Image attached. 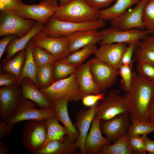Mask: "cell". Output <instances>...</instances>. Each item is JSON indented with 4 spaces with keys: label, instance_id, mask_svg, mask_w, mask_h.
I'll return each mask as SVG.
<instances>
[{
    "label": "cell",
    "instance_id": "24",
    "mask_svg": "<svg viewBox=\"0 0 154 154\" xmlns=\"http://www.w3.org/2000/svg\"><path fill=\"white\" fill-rule=\"evenodd\" d=\"M68 101L62 100L54 102L56 117L66 129L68 135L73 141L78 139L79 133L69 117L68 111Z\"/></svg>",
    "mask_w": 154,
    "mask_h": 154
},
{
    "label": "cell",
    "instance_id": "29",
    "mask_svg": "<svg viewBox=\"0 0 154 154\" xmlns=\"http://www.w3.org/2000/svg\"><path fill=\"white\" fill-rule=\"evenodd\" d=\"M33 44L30 40L25 47L26 58L21 74L20 81L22 78L28 77L33 81L36 86V73L37 67L33 56Z\"/></svg>",
    "mask_w": 154,
    "mask_h": 154
},
{
    "label": "cell",
    "instance_id": "45",
    "mask_svg": "<svg viewBox=\"0 0 154 154\" xmlns=\"http://www.w3.org/2000/svg\"><path fill=\"white\" fill-rule=\"evenodd\" d=\"M138 46L154 52V35L146 37L140 41Z\"/></svg>",
    "mask_w": 154,
    "mask_h": 154
},
{
    "label": "cell",
    "instance_id": "2",
    "mask_svg": "<svg viewBox=\"0 0 154 154\" xmlns=\"http://www.w3.org/2000/svg\"><path fill=\"white\" fill-rule=\"evenodd\" d=\"M106 24V21L100 19L90 22L75 23L58 20L52 16L48 18L43 29L39 33L53 38L67 37L76 31L98 30Z\"/></svg>",
    "mask_w": 154,
    "mask_h": 154
},
{
    "label": "cell",
    "instance_id": "33",
    "mask_svg": "<svg viewBox=\"0 0 154 154\" xmlns=\"http://www.w3.org/2000/svg\"><path fill=\"white\" fill-rule=\"evenodd\" d=\"M32 53L37 67L47 64H52L57 61L52 54L44 49L34 44Z\"/></svg>",
    "mask_w": 154,
    "mask_h": 154
},
{
    "label": "cell",
    "instance_id": "47",
    "mask_svg": "<svg viewBox=\"0 0 154 154\" xmlns=\"http://www.w3.org/2000/svg\"><path fill=\"white\" fill-rule=\"evenodd\" d=\"M14 128V125H8L3 120H0V140L10 133Z\"/></svg>",
    "mask_w": 154,
    "mask_h": 154
},
{
    "label": "cell",
    "instance_id": "49",
    "mask_svg": "<svg viewBox=\"0 0 154 154\" xmlns=\"http://www.w3.org/2000/svg\"><path fill=\"white\" fill-rule=\"evenodd\" d=\"M141 137L144 143L146 152H148L151 154L154 150V141L149 139L147 135H142Z\"/></svg>",
    "mask_w": 154,
    "mask_h": 154
},
{
    "label": "cell",
    "instance_id": "9",
    "mask_svg": "<svg viewBox=\"0 0 154 154\" xmlns=\"http://www.w3.org/2000/svg\"><path fill=\"white\" fill-rule=\"evenodd\" d=\"M58 6L57 0H41L38 4L32 5L22 2L13 11L21 17L31 19L45 25Z\"/></svg>",
    "mask_w": 154,
    "mask_h": 154
},
{
    "label": "cell",
    "instance_id": "36",
    "mask_svg": "<svg viewBox=\"0 0 154 154\" xmlns=\"http://www.w3.org/2000/svg\"><path fill=\"white\" fill-rule=\"evenodd\" d=\"M132 123L127 132V137L134 135H147L154 131V125L149 123L135 121Z\"/></svg>",
    "mask_w": 154,
    "mask_h": 154
},
{
    "label": "cell",
    "instance_id": "30",
    "mask_svg": "<svg viewBox=\"0 0 154 154\" xmlns=\"http://www.w3.org/2000/svg\"><path fill=\"white\" fill-rule=\"evenodd\" d=\"M135 152L129 148L125 135L112 145L102 147L97 154H132Z\"/></svg>",
    "mask_w": 154,
    "mask_h": 154
},
{
    "label": "cell",
    "instance_id": "25",
    "mask_svg": "<svg viewBox=\"0 0 154 154\" xmlns=\"http://www.w3.org/2000/svg\"><path fill=\"white\" fill-rule=\"evenodd\" d=\"M26 58L25 48L18 52L13 57L4 58L1 61L0 72H8L14 74L20 81Z\"/></svg>",
    "mask_w": 154,
    "mask_h": 154
},
{
    "label": "cell",
    "instance_id": "28",
    "mask_svg": "<svg viewBox=\"0 0 154 154\" xmlns=\"http://www.w3.org/2000/svg\"><path fill=\"white\" fill-rule=\"evenodd\" d=\"M36 87L41 90L48 88L54 82L52 64H47L37 67Z\"/></svg>",
    "mask_w": 154,
    "mask_h": 154
},
{
    "label": "cell",
    "instance_id": "50",
    "mask_svg": "<svg viewBox=\"0 0 154 154\" xmlns=\"http://www.w3.org/2000/svg\"><path fill=\"white\" fill-rule=\"evenodd\" d=\"M9 149L6 144L2 141H0V154H8Z\"/></svg>",
    "mask_w": 154,
    "mask_h": 154
},
{
    "label": "cell",
    "instance_id": "13",
    "mask_svg": "<svg viewBox=\"0 0 154 154\" xmlns=\"http://www.w3.org/2000/svg\"><path fill=\"white\" fill-rule=\"evenodd\" d=\"M31 40L34 45L44 49L57 60L65 58L71 53L68 48L67 37L53 38L38 33Z\"/></svg>",
    "mask_w": 154,
    "mask_h": 154
},
{
    "label": "cell",
    "instance_id": "31",
    "mask_svg": "<svg viewBox=\"0 0 154 154\" xmlns=\"http://www.w3.org/2000/svg\"><path fill=\"white\" fill-rule=\"evenodd\" d=\"M55 82L75 73L78 68L67 62L65 58L52 64Z\"/></svg>",
    "mask_w": 154,
    "mask_h": 154
},
{
    "label": "cell",
    "instance_id": "22",
    "mask_svg": "<svg viewBox=\"0 0 154 154\" xmlns=\"http://www.w3.org/2000/svg\"><path fill=\"white\" fill-rule=\"evenodd\" d=\"M79 148L68 135L63 142L55 140L48 143L38 151V154H77Z\"/></svg>",
    "mask_w": 154,
    "mask_h": 154
},
{
    "label": "cell",
    "instance_id": "8",
    "mask_svg": "<svg viewBox=\"0 0 154 154\" xmlns=\"http://www.w3.org/2000/svg\"><path fill=\"white\" fill-rule=\"evenodd\" d=\"M36 21L21 17L12 11H1L0 14V36L7 35L21 38L34 27Z\"/></svg>",
    "mask_w": 154,
    "mask_h": 154
},
{
    "label": "cell",
    "instance_id": "12",
    "mask_svg": "<svg viewBox=\"0 0 154 154\" xmlns=\"http://www.w3.org/2000/svg\"><path fill=\"white\" fill-rule=\"evenodd\" d=\"M132 123L129 114L123 113L106 120H100V126L104 134L113 143L126 135Z\"/></svg>",
    "mask_w": 154,
    "mask_h": 154
},
{
    "label": "cell",
    "instance_id": "27",
    "mask_svg": "<svg viewBox=\"0 0 154 154\" xmlns=\"http://www.w3.org/2000/svg\"><path fill=\"white\" fill-rule=\"evenodd\" d=\"M56 117H53L46 120L47 127V136L45 142L41 148L45 147L49 143L55 140L63 142L65 135H68L66 129L61 125Z\"/></svg>",
    "mask_w": 154,
    "mask_h": 154
},
{
    "label": "cell",
    "instance_id": "51",
    "mask_svg": "<svg viewBox=\"0 0 154 154\" xmlns=\"http://www.w3.org/2000/svg\"><path fill=\"white\" fill-rule=\"evenodd\" d=\"M73 0H60L59 6H61L66 5L70 3Z\"/></svg>",
    "mask_w": 154,
    "mask_h": 154
},
{
    "label": "cell",
    "instance_id": "41",
    "mask_svg": "<svg viewBox=\"0 0 154 154\" xmlns=\"http://www.w3.org/2000/svg\"><path fill=\"white\" fill-rule=\"evenodd\" d=\"M138 46L134 43L129 44L123 56L122 64L128 65L133 67L132 64L134 61L132 57Z\"/></svg>",
    "mask_w": 154,
    "mask_h": 154
},
{
    "label": "cell",
    "instance_id": "37",
    "mask_svg": "<svg viewBox=\"0 0 154 154\" xmlns=\"http://www.w3.org/2000/svg\"><path fill=\"white\" fill-rule=\"evenodd\" d=\"M133 59L137 64H154V52L138 46L134 52Z\"/></svg>",
    "mask_w": 154,
    "mask_h": 154
},
{
    "label": "cell",
    "instance_id": "3",
    "mask_svg": "<svg viewBox=\"0 0 154 154\" xmlns=\"http://www.w3.org/2000/svg\"><path fill=\"white\" fill-rule=\"evenodd\" d=\"M98 11L91 7L84 0H73L66 5L59 6L52 16L64 21L86 23L99 19Z\"/></svg>",
    "mask_w": 154,
    "mask_h": 154
},
{
    "label": "cell",
    "instance_id": "23",
    "mask_svg": "<svg viewBox=\"0 0 154 154\" xmlns=\"http://www.w3.org/2000/svg\"><path fill=\"white\" fill-rule=\"evenodd\" d=\"M44 25L36 21L33 29L26 35L21 38L15 37L13 38L5 48V51L7 52V55L5 58L10 59L18 52L25 48L27 44L33 37L43 29Z\"/></svg>",
    "mask_w": 154,
    "mask_h": 154
},
{
    "label": "cell",
    "instance_id": "18",
    "mask_svg": "<svg viewBox=\"0 0 154 154\" xmlns=\"http://www.w3.org/2000/svg\"><path fill=\"white\" fill-rule=\"evenodd\" d=\"M20 85L22 97L35 102L41 110L54 108V102L38 90L33 81L28 77L22 78Z\"/></svg>",
    "mask_w": 154,
    "mask_h": 154
},
{
    "label": "cell",
    "instance_id": "10",
    "mask_svg": "<svg viewBox=\"0 0 154 154\" xmlns=\"http://www.w3.org/2000/svg\"><path fill=\"white\" fill-rule=\"evenodd\" d=\"M89 61L94 81L101 91L105 92L115 84L118 75L117 69L96 57Z\"/></svg>",
    "mask_w": 154,
    "mask_h": 154
},
{
    "label": "cell",
    "instance_id": "39",
    "mask_svg": "<svg viewBox=\"0 0 154 154\" xmlns=\"http://www.w3.org/2000/svg\"><path fill=\"white\" fill-rule=\"evenodd\" d=\"M137 72L147 80L154 83V64L147 63L137 64Z\"/></svg>",
    "mask_w": 154,
    "mask_h": 154
},
{
    "label": "cell",
    "instance_id": "52",
    "mask_svg": "<svg viewBox=\"0 0 154 154\" xmlns=\"http://www.w3.org/2000/svg\"><path fill=\"white\" fill-rule=\"evenodd\" d=\"M151 154H154V150L151 153Z\"/></svg>",
    "mask_w": 154,
    "mask_h": 154
},
{
    "label": "cell",
    "instance_id": "14",
    "mask_svg": "<svg viewBox=\"0 0 154 154\" xmlns=\"http://www.w3.org/2000/svg\"><path fill=\"white\" fill-rule=\"evenodd\" d=\"M149 0H140L137 5L131 10L126 11L120 16L110 21L111 27L122 30L145 29L142 20V12Z\"/></svg>",
    "mask_w": 154,
    "mask_h": 154
},
{
    "label": "cell",
    "instance_id": "20",
    "mask_svg": "<svg viewBox=\"0 0 154 154\" xmlns=\"http://www.w3.org/2000/svg\"><path fill=\"white\" fill-rule=\"evenodd\" d=\"M100 120L95 116L92 121L90 131L85 143L86 154H97L102 147L111 144L106 137L102 135Z\"/></svg>",
    "mask_w": 154,
    "mask_h": 154
},
{
    "label": "cell",
    "instance_id": "35",
    "mask_svg": "<svg viewBox=\"0 0 154 154\" xmlns=\"http://www.w3.org/2000/svg\"><path fill=\"white\" fill-rule=\"evenodd\" d=\"M142 20L149 33L154 34V0H149L142 12Z\"/></svg>",
    "mask_w": 154,
    "mask_h": 154
},
{
    "label": "cell",
    "instance_id": "34",
    "mask_svg": "<svg viewBox=\"0 0 154 154\" xmlns=\"http://www.w3.org/2000/svg\"><path fill=\"white\" fill-rule=\"evenodd\" d=\"M132 69V67L122 64L118 69V74L121 77L120 87L125 94L129 92L131 87L133 72Z\"/></svg>",
    "mask_w": 154,
    "mask_h": 154
},
{
    "label": "cell",
    "instance_id": "17",
    "mask_svg": "<svg viewBox=\"0 0 154 154\" xmlns=\"http://www.w3.org/2000/svg\"><path fill=\"white\" fill-rule=\"evenodd\" d=\"M99 101L87 109L80 110L76 114V122L74 125L79 133L75 143L81 154H86L85 146V140L92 121L97 112Z\"/></svg>",
    "mask_w": 154,
    "mask_h": 154
},
{
    "label": "cell",
    "instance_id": "48",
    "mask_svg": "<svg viewBox=\"0 0 154 154\" xmlns=\"http://www.w3.org/2000/svg\"><path fill=\"white\" fill-rule=\"evenodd\" d=\"M148 123L154 125V96L151 99L148 108Z\"/></svg>",
    "mask_w": 154,
    "mask_h": 154
},
{
    "label": "cell",
    "instance_id": "43",
    "mask_svg": "<svg viewBox=\"0 0 154 154\" xmlns=\"http://www.w3.org/2000/svg\"><path fill=\"white\" fill-rule=\"evenodd\" d=\"M105 92L100 93L98 94L88 95L82 99L83 104L86 106L91 107L97 101L104 99Z\"/></svg>",
    "mask_w": 154,
    "mask_h": 154
},
{
    "label": "cell",
    "instance_id": "38",
    "mask_svg": "<svg viewBox=\"0 0 154 154\" xmlns=\"http://www.w3.org/2000/svg\"><path fill=\"white\" fill-rule=\"evenodd\" d=\"M127 137L128 147L135 154H144L146 152L143 140L140 135H134Z\"/></svg>",
    "mask_w": 154,
    "mask_h": 154
},
{
    "label": "cell",
    "instance_id": "16",
    "mask_svg": "<svg viewBox=\"0 0 154 154\" xmlns=\"http://www.w3.org/2000/svg\"><path fill=\"white\" fill-rule=\"evenodd\" d=\"M127 47L125 43L103 44H100L94 54L100 60L118 70L122 65V57Z\"/></svg>",
    "mask_w": 154,
    "mask_h": 154
},
{
    "label": "cell",
    "instance_id": "4",
    "mask_svg": "<svg viewBox=\"0 0 154 154\" xmlns=\"http://www.w3.org/2000/svg\"><path fill=\"white\" fill-rule=\"evenodd\" d=\"M40 91L54 102L62 100L77 102L82 99L75 73L55 82L49 87Z\"/></svg>",
    "mask_w": 154,
    "mask_h": 154
},
{
    "label": "cell",
    "instance_id": "7",
    "mask_svg": "<svg viewBox=\"0 0 154 154\" xmlns=\"http://www.w3.org/2000/svg\"><path fill=\"white\" fill-rule=\"evenodd\" d=\"M129 113L127 100L117 90L112 89L104 99L99 101L95 116L100 120H106L120 114Z\"/></svg>",
    "mask_w": 154,
    "mask_h": 154
},
{
    "label": "cell",
    "instance_id": "46",
    "mask_svg": "<svg viewBox=\"0 0 154 154\" xmlns=\"http://www.w3.org/2000/svg\"><path fill=\"white\" fill-rule=\"evenodd\" d=\"M15 37H17V36L13 35H7L3 36V38L0 40V59L8 43L13 38Z\"/></svg>",
    "mask_w": 154,
    "mask_h": 154
},
{
    "label": "cell",
    "instance_id": "6",
    "mask_svg": "<svg viewBox=\"0 0 154 154\" xmlns=\"http://www.w3.org/2000/svg\"><path fill=\"white\" fill-rule=\"evenodd\" d=\"M47 132L46 120H29L22 130L20 140L29 153L35 154L44 144Z\"/></svg>",
    "mask_w": 154,
    "mask_h": 154
},
{
    "label": "cell",
    "instance_id": "1",
    "mask_svg": "<svg viewBox=\"0 0 154 154\" xmlns=\"http://www.w3.org/2000/svg\"><path fill=\"white\" fill-rule=\"evenodd\" d=\"M123 96L129 104V114L131 122L148 123V108L154 96V83L133 71L131 89L128 93Z\"/></svg>",
    "mask_w": 154,
    "mask_h": 154
},
{
    "label": "cell",
    "instance_id": "11",
    "mask_svg": "<svg viewBox=\"0 0 154 154\" xmlns=\"http://www.w3.org/2000/svg\"><path fill=\"white\" fill-rule=\"evenodd\" d=\"M102 36L99 43L101 44L111 43H133L137 45L149 33L147 30L133 29L122 30L117 28L110 27L102 29L100 31Z\"/></svg>",
    "mask_w": 154,
    "mask_h": 154
},
{
    "label": "cell",
    "instance_id": "19",
    "mask_svg": "<svg viewBox=\"0 0 154 154\" xmlns=\"http://www.w3.org/2000/svg\"><path fill=\"white\" fill-rule=\"evenodd\" d=\"M67 38L69 49L71 53L86 45L99 43L102 36L98 30H81L74 33Z\"/></svg>",
    "mask_w": 154,
    "mask_h": 154
},
{
    "label": "cell",
    "instance_id": "32",
    "mask_svg": "<svg viewBox=\"0 0 154 154\" xmlns=\"http://www.w3.org/2000/svg\"><path fill=\"white\" fill-rule=\"evenodd\" d=\"M97 49L96 44H89L84 46L81 50L70 54L65 59L69 63L78 68L89 55L94 54Z\"/></svg>",
    "mask_w": 154,
    "mask_h": 154
},
{
    "label": "cell",
    "instance_id": "26",
    "mask_svg": "<svg viewBox=\"0 0 154 154\" xmlns=\"http://www.w3.org/2000/svg\"><path fill=\"white\" fill-rule=\"evenodd\" d=\"M140 0H117L109 7L98 11L99 19L105 21L112 20L123 13L128 8L137 4Z\"/></svg>",
    "mask_w": 154,
    "mask_h": 154
},
{
    "label": "cell",
    "instance_id": "21",
    "mask_svg": "<svg viewBox=\"0 0 154 154\" xmlns=\"http://www.w3.org/2000/svg\"><path fill=\"white\" fill-rule=\"evenodd\" d=\"M75 73L80 87L81 100L90 94H98L100 93L101 91L94 82L90 72L89 60L79 66Z\"/></svg>",
    "mask_w": 154,
    "mask_h": 154
},
{
    "label": "cell",
    "instance_id": "15",
    "mask_svg": "<svg viewBox=\"0 0 154 154\" xmlns=\"http://www.w3.org/2000/svg\"><path fill=\"white\" fill-rule=\"evenodd\" d=\"M20 84L11 87L0 86V117L3 120L11 116L22 98Z\"/></svg>",
    "mask_w": 154,
    "mask_h": 154
},
{
    "label": "cell",
    "instance_id": "40",
    "mask_svg": "<svg viewBox=\"0 0 154 154\" xmlns=\"http://www.w3.org/2000/svg\"><path fill=\"white\" fill-rule=\"evenodd\" d=\"M20 84V81L17 77L11 73L0 72V86L11 87Z\"/></svg>",
    "mask_w": 154,
    "mask_h": 154
},
{
    "label": "cell",
    "instance_id": "5",
    "mask_svg": "<svg viewBox=\"0 0 154 154\" xmlns=\"http://www.w3.org/2000/svg\"><path fill=\"white\" fill-rule=\"evenodd\" d=\"M37 104L29 99L22 98L18 104L13 114L3 120L8 125L30 120H46L56 117L54 108L41 110L36 108Z\"/></svg>",
    "mask_w": 154,
    "mask_h": 154
},
{
    "label": "cell",
    "instance_id": "44",
    "mask_svg": "<svg viewBox=\"0 0 154 154\" xmlns=\"http://www.w3.org/2000/svg\"><path fill=\"white\" fill-rule=\"evenodd\" d=\"M91 7L97 10L109 5L115 0H84Z\"/></svg>",
    "mask_w": 154,
    "mask_h": 154
},
{
    "label": "cell",
    "instance_id": "42",
    "mask_svg": "<svg viewBox=\"0 0 154 154\" xmlns=\"http://www.w3.org/2000/svg\"><path fill=\"white\" fill-rule=\"evenodd\" d=\"M21 0H0V10L1 11H14L21 3Z\"/></svg>",
    "mask_w": 154,
    "mask_h": 154
}]
</instances>
